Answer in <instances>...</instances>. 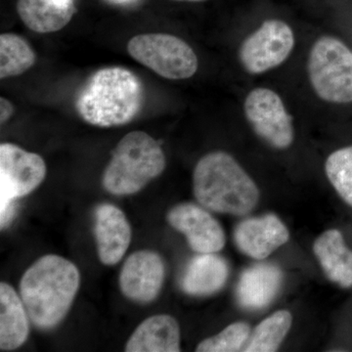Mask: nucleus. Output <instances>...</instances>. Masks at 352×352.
Returning <instances> with one entry per match:
<instances>
[{"instance_id":"1a4fd4ad","label":"nucleus","mask_w":352,"mask_h":352,"mask_svg":"<svg viewBox=\"0 0 352 352\" xmlns=\"http://www.w3.org/2000/svg\"><path fill=\"white\" fill-rule=\"evenodd\" d=\"M295 47V34L281 20H266L245 39L239 50L241 64L252 75L266 73L284 63Z\"/></svg>"},{"instance_id":"6ab92c4d","label":"nucleus","mask_w":352,"mask_h":352,"mask_svg":"<svg viewBox=\"0 0 352 352\" xmlns=\"http://www.w3.org/2000/svg\"><path fill=\"white\" fill-rule=\"evenodd\" d=\"M29 314L24 302L10 285L0 284V349L14 351L29 336Z\"/></svg>"},{"instance_id":"a211bd4d","label":"nucleus","mask_w":352,"mask_h":352,"mask_svg":"<svg viewBox=\"0 0 352 352\" xmlns=\"http://www.w3.org/2000/svg\"><path fill=\"white\" fill-rule=\"evenodd\" d=\"M21 20L31 31L48 34L63 29L76 13L74 0H18Z\"/></svg>"},{"instance_id":"393cba45","label":"nucleus","mask_w":352,"mask_h":352,"mask_svg":"<svg viewBox=\"0 0 352 352\" xmlns=\"http://www.w3.org/2000/svg\"><path fill=\"white\" fill-rule=\"evenodd\" d=\"M113 2H118V3H129V2L133 1V0H113Z\"/></svg>"},{"instance_id":"9d476101","label":"nucleus","mask_w":352,"mask_h":352,"mask_svg":"<svg viewBox=\"0 0 352 352\" xmlns=\"http://www.w3.org/2000/svg\"><path fill=\"white\" fill-rule=\"evenodd\" d=\"M166 219L173 229L185 236L197 254H217L226 245L223 228L203 206L178 204L168 212Z\"/></svg>"},{"instance_id":"20e7f679","label":"nucleus","mask_w":352,"mask_h":352,"mask_svg":"<svg viewBox=\"0 0 352 352\" xmlns=\"http://www.w3.org/2000/svg\"><path fill=\"white\" fill-rule=\"evenodd\" d=\"M166 166L161 145L146 132L132 131L113 149L102 183L113 195H131L161 175Z\"/></svg>"},{"instance_id":"0eeeda50","label":"nucleus","mask_w":352,"mask_h":352,"mask_svg":"<svg viewBox=\"0 0 352 352\" xmlns=\"http://www.w3.org/2000/svg\"><path fill=\"white\" fill-rule=\"evenodd\" d=\"M46 164L43 157L11 143L0 145V223L12 219L13 201L31 194L43 183Z\"/></svg>"},{"instance_id":"f257e3e1","label":"nucleus","mask_w":352,"mask_h":352,"mask_svg":"<svg viewBox=\"0 0 352 352\" xmlns=\"http://www.w3.org/2000/svg\"><path fill=\"white\" fill-rule=\"evenodd\" d=\"M78 267L68 259L47 254L32 263L20 282V296L36 327L51 329L68 314L80 288Z\"/></svg>"},{"instance_id":"2eb2a0df","label":"nucleus","mask_w":352,"mask_h":352,"mask_svg":"<svg viewBox=\"0 0 352 352\" xmlns=\"http://www.w3.org/2000/svg\"><path fill=\"white\" fill-rule=\"evenodd\" d=\"M127 352L180 351V328L168 314L154 315L143 321L127 340Z\"/></svg>"},{"instance_id":"dca6fc26","label":"nucleus","mask_w":352,"mask_h":352,"mask_svg":"<svg viewBox=\"0 0 352 352\" xmlns=\"http://www.w3.org/2000/svg\"><path fill=\"white\" fill-rule=\"evenodd\" d=\"M314 252L326 277L344 289L352 287V251L337 229L325 231L315 240Z\"/></svg>"},{"instance_id":"5701e85b","label":"nucleus","mask_w":352,"mask_h":352,"mask_svg":"<svg viewBox=\"0 0 352 352\" xmlns=\"http://www.w3.org/2000/svg\"><path fill=\"white\" fill-rule=\"evenodd\" d=\"M251 327L245 322H235L214 337L204 340L198 352H236L243 351L251 337Z\"/></svg>"},{"instance_id":"b1692460","label":"nucleus","mask_w":352,"mask_h":352,"mask_svg":"<svg viewBox=\"0 0 352 352\" xmlns=\"http://www.w3.org/2000/svg\"><path fill=\"white\" fill-rule=\"evenodd\" d=\"M14 107L10 101L7 100L4 97L0 98V122L1 124H6L7 120L12 117Z\"/></svg>"},{"instance_id":"f8f14e48","label":"nucleus","mask_w":352,"mask_h":352,"mask_svg":"<svg viewBox=\"0 0 352 352\" xmlns=\"http://www.w3.org/2000/svg\"><path fill=\"white\" fill-rule=\"evenodd\" d=\"M289 231L274 214L248 217L234 230V242L242 254L256 261L267 258L288 243Z\"/></svg>"},{"instance_id":"f03ea898","label":"nucleus","mask_w":352,"mask_h":352,"mask_svg":"<svg viewBox=\"0 0 352 352\" xmlns=\"http://www.w3.org/2000/svg\"><path fill=\"white\" fill-rule=\"evenodd\" d=\"M144 98V87L135 74L122 67H108L88 78L76 96L75 106L76 113L87 124L119 126L138 117Z\"/></svg>"},{"instance_id":"6e6552de","label":"nucleus","mask_w":352,"mask_h":352,"mask_svg":"<svg viewBox=\"0 0 352 352\" xmlns=\"http://www.w3.org/2000/svg\"><path fill=\"white\" fill-rule=\"evenodd\" d=\"M244 111L256 135L271 147L285 150L293 144V118L276 92L266 87L254 88L245 97Z\"/></svg>"},{"instance_id":"39448f33","label":"nucleus","mask_w":352,"mask_h":352,"mask_svg":"<svg viewBox=\"0 0 352 352\" xmlns=\"http://www.w3.org/2000/svg\"><path fill=\"white\" fill-rule=\"evenodd\" d=\"M307 71L312 88L322 100L352 102V52L340 39H317L310 50Z\"/></svg>"},{"instance_id":"9b49d317","label":"nucleus","mask_w":352,"mask_h":352,"mask_svg":"<svg viewBox=\"0 0 352 352\" xmlns=\"http://www.w3.org/2000/svg\"><path fill=\"white\" fill-rule=\"evenodd\" d=\"M164 276L166 267L157 252H135L127 258L120 271V291L133 302H153L161 292Z\"/></svg>"},{"instance_id":"4be33fe9","label":"nucleus","mask_w":352,"mask_h":352,"mask_svg":"<svg viewBox=\"0 0 352 352\" xmlns=\"http://www.w3.org/2000/svg\"><path fill=\"white\" fill-rule=\"evenodd\" d=\"M325 171L340 198L352 207V146L333 152L326 161Z\"/></svg>"},{"instance_id":"4468645a","label":"nucleus","mask_w":352,"mask_h":352,"mask_svg":"<svg viewBox=\"0 0 352 352\" xmlns=\"http://www.w3.org/2000/svg\"><path fill=\"white\" fill-rule=\"evenodd\" d=\"M283 282V273L277 265L261 263L247 268L241 274L236 296L248 310H258L273 302Z\"/></svg>"},{"instance_id":"ddd939ff","label":"nucleus","mask_w":352,"mask_h":352,"mask_svg":"<svg viewBox=\"0 0 352 352\" xmlns=\"http://www.w3.org/2000/svg\"><path fill=\"white\" fill-rule=\"evenodd\" d=\"M95 239L101 263H119L129 249L131 228L126 214L112 204H101L95 210Z\"/></svg>"},{"instance_id":"a878e982","label":"nucleus","mask_w":352,"mask_h":352,"mask_svg":"<svg viewBox=\"0 0 352 352\" xmlns=\"http://www.w3.org/2000/svg\"><path fill=\"white\" fill-rule=\"evenodd\" d=\"M176 1L200 2L205 1V0H176Z\"/></svg>"},{"instance_id":"412c9836","label":"nucleus","mask_w":352,"mask_h":352,"mask_svg":"<svg viewBox=\"0 0 352 352\" xmlns=\"http://www.w3.org/2000/svg\"><path fill=\"white\" fill-rule=\"evenodd\" d=\"M36 55L22 36L15 34L0 36V78L22 75L32 68Z\"/></svg>"},{"instance_id":"f3484780","label":"nucleus","mask_w":352,"mask_h":352,"mask_svg":"<svg viewBox=\"0 0 352 352\" xmlns=\"http://www.w3.org/2000/svg\"><path fill=\"white\" fill-rule=\"evenodd\" d=\"M229 265L215 254H199L187 265L182 277L183 291L190 296H210L226 284Z\"/></svg>"},{"instance_id":"7ed1b4c3","label":"nucleus","mask_w":352,"mask_h":352,"mask_svg":"<svg viewBox=\"0 0 352 352\" xmlns=\"http://www.w3.org/2000/svg\"><path fill=\"white\" fill-rule=\"evenodd\" d=\"M194 196L210 212L243 217L258 206V185L228 153H208L193 173Z\"/></svg>"},{"instance_id":"423d86ee","label":"nucleus","mask_w":352,"mask_h":352,"mask_svg":"<svg viewBox=\"0 0 352 352\" xmlns=\"http://www.w3.org/2000/svg\"><path fill=\"white\" fill-rule=\"evenodd\" d=\"M127 50L138 63L168 80H186L198 69L195 51L173 34H138L129 41Z\"/></svg>"},{"instance_id":"aec40b11","label":"nucleus","mask_w":352,"mask_h":352,"mask_svg":"<svg viewBox=\"0 0 352 352\" xmlns=\"http://www.w3.org/2000/svg\"><path fill=\"white\" fill-rule=\"evenodd\" d=\"M293 324V315L288 310H278L264 319L251 333L243 351L274 352L281 346Z\"/></svg>"}]
</instances>
